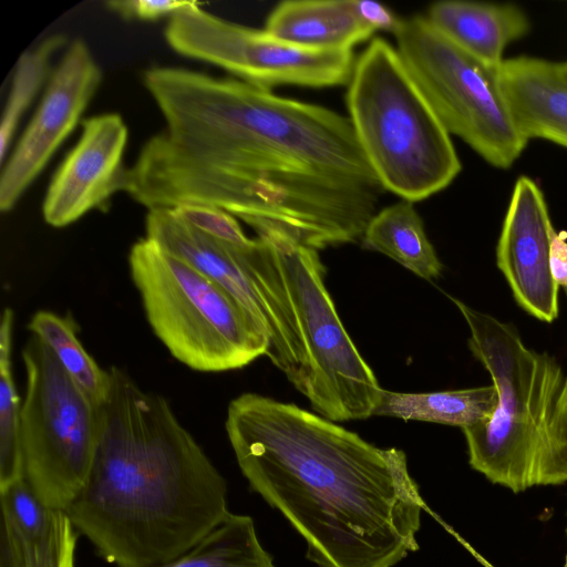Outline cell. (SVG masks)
Returning <instances> with one entry per match:
<instances>
[{
    "mask_svg": "<svg viewBox=\"0 0 567 567\" xmlns=\"http://www.w3.org/2000/svg\"><path fill=\"white\" fill-rule=\"evenodd\" d=\"M143 84L181 153L239 175L254 230L316 250L357 243L385 192L348 116L238 79L156 66Z\"/></svg>",
    "mask_w": 567,
    "mask_h": 567,
    "instance_id": "6da1fadb",
    "label": "cell"
},
{
    "mask_svg": "<svg viewBox=\"0 0 567 567\" xmlns=\"http://www.w3.org/2000/svg\"><path fill=\"white\" fill-rule=\"evenodd\" d=\"M225 427L250 488L303 538L318 567H393L419 549L427 507L402 450L257 393L229 402Z\"/></svg>",
    "mask_w": 567,
    "mask_h": 567,
    "instance_id": "7a4b0ae2",
    "label": "cell"
},
{
    "mask_svg": "<svg viewBox=\"0 0 567 567\" xmlns=\"http://www.w3.org/2000/svg\"><path fill=\"white\" fill-rule=\"evenodd\" d=\"M97 409L86 481L64 509L116 567H152L197 544L228 514L227 483L161 394L118 367Z\"/></svg>",
    "mask_w": 567,
    "mask_h": 567,
    "instance_id": "3957f363",
    "label": "cell"
},
{
    "mask_svg": "<svg viewBox=\"0 0 567 567\" xmlns=\"http://www.w3.org/2000/svg\"><path fill=\"white\" fill-rule=\"evenodd\" d=\"M470 330L468 348L489 373L493 413L463 429L468 463L514 493L567 482V375L517 329L450 297Z\"/></svg>",
    "mask_w": 567,
    "mask_h": 567,
    "instance_id": "277c9868",
    "label": "cell"
},
{
    "mask_svg": "<svg viewBox=\"0 0 567 567\" xmlns=\"http://www.w3.org/2000/svg\"><path fill=\"white\" fill-rule=\"evenodd\" d=\"M346 102L384 190L414 203L443 190L460 174L451 134L385 39L374 38L355 60Z\"/></svg>",
    "mask_w": 567,
    "mask_h": 567,
    "instance_id": "5b68a950",
    "label": "cell"
},
{
    "mask_svg": "<svg viewBox=\"0 0 567 567\" xmlns=\"http://www.w3.org/2000/svg\"><path fill=\"white\" fill-rule=\"evenodd\" d=\"M132 280L146 319L169 353L189 369H240L269 343L250 313L220 285L155 240L144 237L128 254Z\"/></svg>",
    "mask_w": 567,
    "mask_h": 567,
    "instance_id": "8992f818",
    "label": "cell"
},
{
    "mask_svg": "<svg viewBox=\"0 0 567 567\" xmlns=\"http://www.w3.org/2000/svg\"><path fill=\"white\" fill-rule=\"evenodd\" d=\"M256 234L270 251L297 320L307 362L302 395L316 412L333 422L374 415L384 389L339 318L318 250L272 228Z\"/></svg>",
    "mask_w": 567,
    "mask_h": 567,
    "instance_id": "52a82bcc",
    "label": "cell"
},
{
    "mask_svg": "<svg viewBox=\"0 0 567 567\" xmlns=\"http://www.w3.org/2000/svg\"><path fill=\"white\" fill-rule=\"evenodd\" d=\"M412 79L450 134L497 168H508L527 140L511 111L499 73L441 34L425 16L400 18L392 31Z\"/></svg>",
    "mask_w": 567,
    "mask_h": 567,
    "instance_id": "ba28073f",
    "label": "cell"
},
{
    "mask_svg": "<svg viewBox=\"0 0 567 567\" xmlns=\"http://www.w3.org/2000/svg\"><path fill=\"white\" fill-rule=\"evenodd\" d=\"M22 361L23 477L45 505L64 511L84 485L94 458L97 409L35 336L22 349Z\"/></svg>",
    "mask_w": 567,
    "mask_h": 567,
    "instance_id": "9c48e42d",
    "label": "cell"
},
{
    "mask_svg": "<svg viewBox=\"0 0 567 567\" xmlns=\"http://www.w3.org/2000/svg\"><path fill=\"white\" fill-rule=\"evenodd\" d=\"M145 230L146 237L216 281L250 313L268 339L266 355L303 394L305 348L264 243L255 238L244 249L226 245L183 221L172 208L150 209Z\"/></svg>",
    "mask_w": 567,
    "mask_h": 567,
    "instance_id": "30bf717a",
    "label": "cell"
},
{
    "mask_svg": "<svg viewBox=\"0 0 567 567\" xmlns=\"http://www.w3.org/2000/svg\"><path fill=\"white\" fill-rule=\"evenodd\" d=\"M164 38L178 54L214 64L267 90L282 84L317 89L344 85L355 63L352 50L300 48L266 30L224 20L198 2L168 19Z\"/></svg>",
    "mask_w": 567,
    "mask_h": 567,
    "instance_id": "8fae6325",
    "label": "cell"
},
{
    "mask_svg": "<svg viewBox=\"0 0 567 567\" xmlns=\"http://www.w3.org/2000/svg\"><path fill=\"white\" fill-rule=\"evenodd\" d=\"M103 72L82 39L68 44L35 113L0 175V209L10 212L79 124Z\"/></svg>",
    "mask_w": 567,
    "mask_h": 567,
    "instance_id": "7c38bea8",
    "label": "cell"
},
{
    "mask_svg": "<svg viewBox=\"0 0 567 567\" xmlns=\"http://www.w3.org/2000/svg\"><path fill=\"white\" fill-rule=\"evenodd\" d=\"M127 138V125L117 113H103L82 122L76 144L47 189L42 203L47 224L56 228L71 225L125 190L128 168L123 157Z\"/></svg>",
    "mask_w": 567,
    "mask_h": 567,
    "instance_id": "4fadbf2b",
    "label": "cell"
},
{
    "mask_svg": "<svg viewBox=\"0 0 567 567\" xmlns=\"http://www.w3.org/2000/svg\"><path fill=\"white\" fill-rule=\"evenodd\" d=\"M555 233L542 189L532 178L520 176L502 225L496 265L517 305L547 323L559 315V286L549 266Z\"/></svg>",
    "mask_w": 567,
    "mask_h": 567,
    "instance_id": "5bb4252c",
    "label": "cell"
},
{
    "mask_svg": "<svg viewBox=\"0 0 567 567\" xmlns=\"http://www.w3.org/2000/svg\"><path fill=\"white\" fill-rule=\"evenodd\" d=\"M502 84L520 133L567 147V82L556 63L532 56L504 60Z\"/></svg>",
    "mask_w": 567,
    "mask_h": 567,
    "instance_id": "9a60e30c",
    "label": "cell"
},
{
    "mask_svg": "<svg viewBox=\"0 0 567 567\" xmlns=\"http://www.w3.org/2000/svg\"><path fill=\"white\" fill-rule=\"evenodd\" d=\"M425 17L445 38L492 65H501L505 49L530 29L527 14L512 3L443 0Z\"/></svg>",
    "mask_w": 567,
    "mask_h": 567,
    "instance_id": "2e32d148",
    "label": "cell"
},
{
    "mask_svg": "<svg viewBox=\"0 0 567 567\" xmlns=\"http://www.w3.org/2000/svg\"><path fill=\"white\" fill-rule=\"evenodd\" d=\"M265 30L293 45L327 51H350L374 33L357 0L284 1L268 16Z\"/></svg>",
    "mask_w": 567,
    "mask_h": 567,
    "instance_id": "e0dca14e",
    "label": "cell"
},
{
    "mask_svg": "<svg viewBox=\"0 0 567 567\" xmlns=\"http://www.w3.org/2000/svg\"><path fill=\"white\" fill-rule=\"evenodd\" d=\"M361 241L364 248L392 258L425 280L442 272L443 265L412 202L401 199L378 210Z\"/></svg>",
    "mask_w": 567,
    "mask_h": 567,
    "instance_id": "ac0fdd59",
    "label": "cell"
},
{
    "mask_svg": "<svg viewBox=\"0 0 567 567\" xmlns=\"http://www.w3.org/2000/svg\"><path fill=\"white\" fill-rule=\"evenodd\" d=\"M497 401L493 384L425 393L384 390L374 415L446 424L463 430L488 417Z\"/></svg>",
    "mask_w": 567,
    "mask_h": 567,
    "instance_id": "d6986e66",
    "label": "cell"
},
{
    "mask_svg": "<svg viewBox=\"0 0 567 567\" xmlns=\"http://www.w3.org/2000/svg\"><path fill=\"white\" fill-rule=\"evenodd\" d=\"M152 567H276L254 519L230 513L184 554Z\"/></svg>",
    "mask_w": 567,
    "mask_h": 567,
    "instance_id": "ffe728a7",
    "label": "cell"
},
{
    "mask_svg": "<svg viewBox=\"0 0 567 567\" xmlns=\"http://www.w3.org/2000/svg\"><path fill=\"white\" fill-rule=\"evenodd\" d=\"M28 329L51 349L68 374L99 409L110 391V371L102 369L84 349L76 337L73 320L40 310L30 319Z\"/></svg>",
    "mask_w": 567,
    "mask_h": 567,
    "instance_id": "44dd1931",
    "label": "cell"
},
{
    "mask_svg": "<svg viewBox=\"0 0 567 567\" xmlns=\"http://www.w3.org/2000/svg\"><path fill=\"white\" fill-rule=\"evenodd\" d=\"M79 533L66 513L59 509L50 528L28 538L4 523L0 532V567H75Z\"/></svg>",
    "mask_w": 567,
    "mask_h": 567,
    "instance_id": "7402d4cb",
    "label": "cell"
},
{
    "mask_svg": "<svg viewBox=\"0 0 567 567\" xmlns=\"http://www.w3.org/2000/svg\"><path fill=\"white\" fill-rule=\"evenodd\" d=\"M13 312L6 308L0 324V488L23 477L20 442L21 406L12 373Z\"/></svg>",
    "mask_w": 567,
    "mask_h": 567,
    "instance_id": "603a6c76",
    "label": "cell"
},
{
    "mask_svg": "<svg viewBox=\"0 0 567 567\" xmlns=\"http://www.w3.org/2000/svg\"><path fill=\"white\" fill-rule=\"evenodd\" d=\"M65 43L64 35L54 34L20 55L0 122V159L2 163L18 124L49 78L51 58Z\"/></svg>",
    "mask_w": 567,
    "mask_h": 567,
    "instance_id": "cb8c5ba5",
    "label": "cell"
},
{
    "mask_svg": "<svg viewBox=\"0 0 567 567\" xmlns=\"http://www.w3.org/2000/svg\"><path fill=\"white\" fill-rule=\"evenodd\" d=\"M1 523L28 538L42 536L59 509L45 505L24 477L0 488Z\"/></svg>",
    "mask_w": 567,
    "mask_h": 567,
    "instance_id": "d4e9b609",
    "label": "cell"
},
{
    "mask_svg": "<svg viewBox=\"0 0 567 567\" xmlns=\"http://www.w3.org/2000/svg\"><path fill=\"white\" fill-rule=\"evenodd\" d=\"M172 209L189 226L226 245L244 249L255 243L245 235L236 217L220 208L184 204Z\"/></svg>",
    "mask_w": 567,
    "mask_h": 567,
    "instance_id": "484cf974",
    "label": "cell"
},
{
    "mask_svg": "<svg viewBox=\"0 0 567 567\" xmlns=\"http://www.w3.org/2000/svg\"><path fill=\"white\" fill-rule=\"evenodd\" d=\"M197 1L181 0H112L105 2L107 9L123 19L155 21L171 18Z\"/></svg>",
    "mask_w": 567,
    "mask_h": 567,
    "instance_id": "4316f807",
    "label": "cell"
},
{
    "mask_svg": "<svg viewBox=\"0 0 567 567\" xmlns=\"http://www.w3.org/2000/svg\"><path fill=\"white\" fill-rule=\"evenodd\" d=\"M361 19L374 31L392 32L399 21L385 6L370 0H357Z\"/></svg>",
    "mask_w": 567,
    "mask_h": 567,
    "instance_id": "83f0119b",
    "label": "cell"
},
{
    "mask_svg": "<svg viewBox=\"0 0 567 567\" xmlns=\"http://www.w3.org/2000/svg\"><path fill=\"white\" fill-rule=\"evenodd\" d=\"M549 266L554 280L559 287L567 288V231H556L549 251Z\"/></svg>",
    "mask_w": 567,
    "mask_h": 567,
    "instance_id": "f1b7e54d",
    "label": "cell"
},
{
    "mask_svg": "<svg viewBox=\"0 0 567 567\" xmlns=\"http://www.w3.org/2000/svg\"><path fill=\"white\" fill-rule=\"evenodd\" d=\"M556 66L561 78L567 82V61L557 62Z\"/></svg>",
    "mask_w": 567,
    "mask_h": 567,
    "instance_id": "f546056e",
    "label": "cell"
},
{
    "mask_svg": "<svg viewBox=\"0 0 567 567\" xmlns=\"http://www.w3.org/2000/svg\"><path fill=\"white\" fill-rule=\"evenodd\" d=\"M476 555V554H475ZM480 561H482L486 567H493L491 564H488L486 560L483 559V557L476 555Z\"/></svg>",
    "mask_w": 567,
    "mask_h": 567,
    "instance_id": "4dcf8cb0",
    "label": "cell"
},
{
    "mask_svg": "<svg viewBox=\"0 0 567 567\" xmlns=\"http://www.w3.org/2000/svg\"><path fill=\"white\" fill-rule=\"evenodd\" d=\"M567 297V288L564 289ZM566 403H567V385H566Z\"/></svg>",
    "mask_w": 567,
    "mask_h": 567,
    "instance_id": "1f68e13d",
    "label": "cell"
},
{
    "mask_svg": "<svg viewBox=\"0 0 567 567\" xmlns=\"http://www.w3.org/2000/svg\"><path fill=\"white\" fill-rule=\"evenodd\" d=\"M564 567H567V554H566V559H565Z\"/></svg>",
    "mask_w": 567,
    "mask_h": 567,
    "instance_id": "d6a6232c",
    "label": "cell"
}]
</instances>
